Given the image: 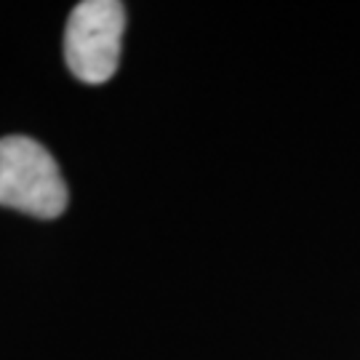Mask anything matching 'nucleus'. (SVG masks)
<instances>
[{"instance_id":"nucleus-1","label":"nucleus","mask_w":360,"mask_h":360,"mask_svg":"<svg viewBox=\"0 0 360 360\" xmlns=\"http://www.w3.org/2000/svg\"><path fill=\"white\" fill-rule=\"evenodd\" d=\"M0 206L38 219L67 208V184L51 153L30 136L0 139Z\"/></svg>"},{"instance_id":"nucleus-2","label":"nucleus","mask_w":360,"mask_h":360,"mask_svg":"<svg viewBox=\"0 0 360 360\" xmlns=\"http://www.w3.org/2000/svg\"><path fill=\"white\" fill-rule=\"evenodd\" d=\"M126 30V8L117 0L77 3L65 32V59L83 83H104L115 75Z\"/></svg>"}]
</instances>
